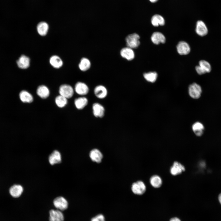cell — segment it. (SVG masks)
<instances>
[{
  "instance_id": "1",
  "label": "cell",
  "mask_w": 221,
  "mask_h": 221,
  "mask_svg": "<svg viewBox=\"0 0 221 221\" xmlns=\"http://www.w3.org/2000/svg\"><path fill=\"white\" fill-rule=\"evenodd\" d=\"M140 36L136 33L129 34L126 38L127 47L132 49L138 48L140 44Z\"/></svg>"
},
{
  "instance_id": "2",
  "label": "cell",
  "mask_w": 221,
  "mask_h": 221,
  "mask_svg": "<svg viewBox=\"0 0 221 221\" xmlns=\"http://www.w3.org/2000/svg\"><path fill=\"white\" fill-rule=\"evenodd\" d=\"M188 92L190 96L192 98L198 99L201 96L202 89L199 84L194 83L189 85Z\"/></svg>"
},
{
  "instance_id": "3",
  "label": "cell",
  "mask_w": 221,
  "mask_h": 221,
  "mask_svg": "<svg viewBox=\"0 0 221 221\" xmlns=\"http://www.w3.org/2000/svg\"><path fill=\"white\" fill-rule=\"evenodd\" d=\"M131 189L134 194L142 195L145 192L146 187L144 183L139 180L133 183L132 185Z\"/></svg>"
},
{
  "instance_id": "4",
  "label": "cell",
  "mask_w": 221,
  "mask_h": 221,
  "mask_svg": "<svg viewBox=\"0 0 221 221\" xmlns=\"http://www.w3.org/2000/svg\"><path fill=\"white\" fill-rule=\"evenodd\" d=\"M59 92L60 95L67 99L72 96L74 94V90L72 86L68 84H64L60 86Z\"/></svg>"
},
{
  "instance_id": "5",
  "label": "cell",
  "mask_w": 221,
  "mask_h": 221,
  "mask_svg": "<svg viewBox=\"0 0 221 221\" xmlns=\"http://www.w3.org/2000/svg\"><path fill=\"white\" fill-rule=\"evenodd\" d=\"M53 203L56 208L60 211H64L66 209L68 206L67 201L62 196L58 197L55 199Z\"/></svg>"
},
{
  "instance_id": "6",
  "label": "cell",
  "mask_w": 221,
  "mask_h": 221,
  "mask_svg": "<svg viewBox=\"0 0 221 221\" xmlns=\"http://www.w3.org/2000/svg\"><path fill=\"white\" fill-rule=\"evenodd\" d=\"M195 30L196 33L201 37L207 35L208 32V29L206 25L201 20H198L197 21Z\"/></svg>"
},
{
  "instance_id": "7",
  "label": "cell",
  "mask_w": 221,
  "mask_h": 221,
  "mask_svg": "<svg viewBox=\"0 0 221 221\" xmlns=\"http://www.w3.org/2000/svg\"><path fill=\"white\" fill-rule=\"evenodd\" d=\"M178 52L180 55H186L190 51V48L189 45L186 42H179L176 46Z\"/></svg>"
},
{
  "instance_id": "8",
  "label": "cell",
  "mask_w": 221,
  "mask_h": 221,
  "mask_svg": "<svg viewBox=\"0 0 221 221\" xmlns=\"http://www.w3.org/2000/svg\"><path fill=\"white\" fill-rule=\"evenodd\" d=\"M63 213L59 210L52 209L49 211V221H64Z\"/></svg>"
},
{
  "instance_id": "9",
  "label": "cell",
  "mask_w": 221,
  "mask_h": 221,
  "mask_svg": "<svg viewBox=\"0 0 221 221\" xmlns=\"http://www.w3.org/2000/svg\"><path fill=\"white\" fill-rule=\"evenodd\" d=\"M75 90L78 94L83 95L87 94L89 92V88L84 83L79 82L76 83Z\"/></svg>"
},
{
  "instance_id": "10",
  "label": "cell",
  "mask_w": 221,
  "mask_h": 221,
  "mask_svg": "<svg viewBox=\"0 0 221 221\" xmlns=\"http://www.w3.org/2000/svg\"><path fill=\"white\" fill-rule=\"evenodd\" d=\"M185 169L184 167L181 163L175 161L171 167L170 171L171 174L176 176L181 173Z\"/></svg>"
},
{
  "instance_id": "11",
  "label": "cell",
  "mask_w": 221,
  "mask_h": 221,
  "mask_svg": "<svg viewBox=\"0 0 221 221\" xmlns=\"http://www.w3.org/2000/svg\"><path fill=\"white\" fill-rule=\"evenodd\" d=\"M120 52L122 57L128 60H132L135 56L134 53L132 49L128 47L122 48Z\"/></svg>"
},
{
  "instance_id": "12",
  "label": "cell",
  "mask_w": 221,
  "mask_h": 221,
  "mask_svg": "<svg viewBox=\"0 0 221 221\" xmlns=\"http://www.w3.org/2000/svg\"><path fill=\"white\" fill-rule=\"evenodd\" d=\"M94 115L96 117L102 118L104 114L105 109L103 107L98 103H95L92 105Z\"/></svg>"
},
{
  "instance_id": "13",
  "label": "cell",
  "mask_w": 221,
  "mask_h": 221,
  "mask_svg": "<svg viewBox=\"0 0 221 221\" xmlns=\"http://www.w3.org/2000/svg\"><path fill=\"white\" fill-rule=\"evenodd\" d=\"M151 39L153 43L156 45H158L161 43H164L166 40L164 35L159 32H154L151 36Z\"/></svg>"
},
{
  "instance_id": "14",
  "label": "cell",
  "mask_w": 221,
  "mask_h": 221,
  "mask_svg": "<svg viewBox=\"0 0 221 221\" xmlns=\"http://www.w3.org/2000/svg\"><path fill=\"white\" fill-rule=\"evenodd\" d=\"M89 157L93 161L99 163L101 162L103 155L99 150L95 149L90 151Z\"/></svg>"
},
{
  "instance_id": "15",
  "label": "cell",
  "mask_w": 221,
  "mask_h": 221,
  "mask_svg": "<svg viewBox=\"0 0 221 221\" xmlns=\"http://www.w3.org/2000/svg\"><path fill=\"white\" fill-rule=\"evenodd\" d=\"M17 62L19 68L22 69H25L29 67L30 60L27 56L22 55L19 58Z\"/></svg>"
},
{
  "instance_id": "16",
  "label": "cell",
  "mask_w": 221,
  "mask_h": 221,
  "mask_svg": "<svg viewBox=\"0 0 221 221\" xmlns=\"http://www.w3.org/2000/svg\"><path fill=\"white\" fill-rule=\"evenodd\" d=\"M94 93L97 97L101 99L106 97L107 94V91L104 86L99 85L97 86L95 88Z\"/></svg>"
},
{
  "instance_id": "17",
  "label": "cell",
  "mask_w": 221,
  "mask_h": 221,
  "mask_svg": "<svg viewBox=\"0 0 221 221\" xmlns=\"http://www.w3.org/2000/svg\"><path fill=\"white\" fill-rule=\"evenodd\" d=\"M48 160L51 165L60 163L61 161L60 153L57 150L54 151L49 155Z\"/></svg>"
},
{
  "instance_id": "18",
  "label": "cell",
  "mask_w": 221,
  "mask_h": 221,
  "mask_svg": "<svg viewBox=\"0 0 221 221\" xmlns=\"http://www.w3.org/2000/svg\"><path fill=\"white\" fill-rule=\"evenodd\" d=\"M37 31L38 34L41 36L46 35L49 29V25L46 22L41 21L39 22L37 26Z\"/></svg>"
},
{
  "instance_id": "19",
  "label": "cell",
  "mask_w": 221,
  "mask_h": 221,
  "mask_svg": "<svg viewBox=\"0 0 221 221\" xmlns=\"http://www.w3.org/2000/svg\"><path fill=\"white\" fill-rule=\"evenodd\" d=\"M151 22L153 25L155 27L164 25L165 22L163 17L159 14L154 15L151 18Z\"/></svg>"
},
{
  "instance_id": "20",
  "label": "cell",
  "mask_w": 221,
  "mask_h": 221,
  "mask_svg": "<svg viewBox=\"0 0 221 221\" xmlns=\"http://www.w3.org/2000/svg\"><path fill=\"white\" fill-rule=\"evenodd\" d=\"M23 191V188L20 185H14L11 187L10 189V193L13 197L17 198L19 197Z\"/></svg>"
},
{
  "instance_id": "21",
  "label": "cell",
  "mask_w": 221,
  "mask_h": 221,
  "mask_svg": "<svg viewBox=\"0 0 221 221\" xmlns=\"http://www.w3.org/2000/svg\"><path fill=\"white\" fill-rule=\"evenodd\" d=\"M192 128L195 134L198 136H202L204 130V125L199 122L194 123L192 126Z\"/></svg>"
},
{
  "instance_id": "22",
  "label": "cell",
  "mask_w": 221,
  "mask_h": 221,
  "mask_svg": "<svg viewBox=\"0 0 221 221\" xmlns=\"http://www.w3.org/2000/svg\"><path fill=\"white\" fill-rule=\"evenodd\" d=\"M51 65L54 68H59L61 67L63 64L62 59L57 55H53L49 59Z\"/></svg>"
},
{
  "instance_id": "23",
  "label": "cell",
  "mask_w": 221,
  "mask_h": 221,
  "mask_svg": "<svg viewBox=\"0 0 221 221\" xmlns=\"http://www.w3.org/2000/svg\"><path fill=\"white\" fill-rule=\"evenodd\" d=\"M37 95L43 99L47 98L49 95V91L48 88L44 85L39 86L37 89Z\"/></svg>"
},
{
  "instance_id": "24",
  "label": "cell",
  "mask_w": 221,
  "mask_h": 221,
  "mask_svg": "<svg viewBox=\"0 0 221 221\" xmlns=\"http://www.w3.org/2000/svg\"><path fill=\"white\" fill-rule=\"evenodd\" d=\"M88 102L87 98L84 97L76 99L74 101L75 106L79 110L83 109L87 105Z\"/></svg>"
},
{
  "instance_id": "25",
  "label": "cell",
  "mask_w": 221,
  "mask_h": 221,
  "mask_svg": "<svg viewBox=\"0 0 221 221\" xmlns=\"http://www.w3.org/2000/svg\"><path fill=\"white\" fill-rule=\"evenodd\" d=\"M20 98L24 103H31L33 100L32 95L26 91H22L19 94Z\"/></svg>"
},
{
  "instance_id": "26",
  "label": "cell",
  "mask_w": 221,
  "mask_h": 221,
  "mask_svg": "<svg viewBox=\"0 0 221 221\" xmlns=\"http://www.w3.org/2000/svg\"><path fill=\"white\" fill-rule=\"evenodd\" d=\"M162 180L161 177L157 175L152 176L150 179V183L151 185L155 188L160 187L162 184Z\"/></svg>"
},
{
  "instance_id": "27",
  "label": "cell",
  "mask_w": 221,
  "mask_h": 221,
  "mask_svg": "<svg viewBox=\"0 0 221 221\" xmlns=\"http://www.w3.org/2000/svg\"><path fill=\"white\" fill-rule=\"evenodd\" d=\"M91 63L90 60L86 58H82L79 64V69L82 71H85L90 67Z\"/></svg>"
},
{
  "instance_id": "28",
  "label": "cell",
  "mask_w": 221,
  "mask_h": 221,
  "mask_svg": "<svg viewBox=\"0 0 221 221\" xmlns=\"http://www.w3.org/2000/svg\"><path fill=\"white\" fill-rule=\"evenodd\" d=\"M143 76L147 81L151 83H154L157 80V74L155 72H149L144 73Z\"/></svg>"
},
{
  "instance_id": "29",
  "label": "cell",
  "mask_w": 221,
  "mask_h": 221,
  "mask_svg": "<svg viewBox=\"0 0 221 221\" xmlns=\"http://www.w3.org/2000/svg\"><path fill=\"white\" fill-rule=\"evenodd\" d=\"M55 102L57 106L62 108L67 104V98L60 95L56 97Z\"/></svg>"
},
{
  "instance_id": "30",
  "label": "cell",
  "mask_w": 221,
  "mask_h": 221,
  "mask_svg": "<svg viewBox=\"0 0 221 221\" xmlns=\"http://www.w3.org/2000/svg\"><path fill=\"white\" fill-rule=\"evenodd\" d=\"M199 65L206 73L210 72L211 70V65L207 61L202 60L199 62Z\"/></svg>"
},
{
  "instance_id": "31",
  "label": "cell",
  "mask_w": 221,
  "mask_h": 221,
  "mask_svg": "<svg viewBox=\"0 0 221 221\" xmlns=\"http://www.w3.org/2000/svg\"><path fill=\"white\" fill-rule=\"evenodd\" d=\"M91 221H105V218L102 214H99L92 218Z\"/></svg>"
},
{
  "instance_id": "32",
  "label": "cell",
  "mask_w": 221,
  "mask_h": 221,
  "mask_svg": "<svg viewBox=\"0 0 221 221\" xmlns=\"http://www.w3.org/2000/svg\"><path fill=\"white\" fill-rule=\"evenodd\" d=\"M195 69L197 73L200 75H202L206 73L199 65L196 67Z\"/></svg>"
},
{
  "instance_id": "33",
  "label": "cell",
  "mask_w": 221,
  "mask_h": 221,
  "mask_svg": "<svg viewBox=\"0 0 221 221\" xmlns=\"http://www.w3.org/2000/svg\"><path fill=\"white\" fill-rule=\"evenodd\" d=\"M169 221H181L177 217H174L171 218Z\"/></svg>"
},
{
  "instance_id": "34",
  "label": "cell",
  "mask_w": 221,
  "mask_h": 221,
  "mask_svg": "<svg viewBox=\"0 0 221 221\" xmlns=\"http://www.w3.org/2000/svg\"><path fill=\"white\" fill-rule=\"evenodd\" d=\"M218 200L219 203L221 204V193H220L219 195Z\"/></svg>"
},
{
  "instance_id": "35",
  "label": "cell",
  "mask_w": 221,
  "mask_h": 221,
  "mask_svg": "<svg viewBox=\"0 0 221 221\" xmlns=\"http://www.w3.org/2000/svg\"><path fill=\"white\" fill-rule=\"evenodd\" d=\"M158 0H149L151 3H155L157 2Z\"/></svg>"
}]
</instances>
